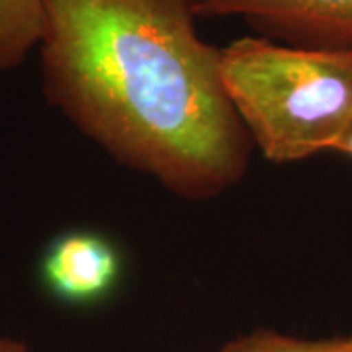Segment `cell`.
<instances>
[{
    "mask_svg": "<svg viewBox=\"0 0 352 352\" xmlns=\"http://www.w3.org/2000/svg\"><path fill=\"white\" fill-rule=\"evenodd\" d=\"M0 352H30V349L20 340L0 339Z\"/></svg>",
    "mask_w": 352,
    "mask_h": 352,
    "instance_id": "cell-8",
    "label": "cell"
},
{
    "mask_svg": "<svg viewBox=\"0 0 352 352\" xmlns=\"http://www.w3.org/2000/svg\"><path fill=\"white\" fill-rule=\"evenodd\" d=\"M219 352H352V335L307 340L289 337L272 329H256L229 340Z\"/></svg>",
    "mask_w": 352,
    "mask_h": 352,
    "instance_id": "cell-6",
    "label": "cell"
},
{
    "mask_svg": "<svg viewBox=\"0 0 352 352\" xmlns=\"http://www.w3.org/2000/svg\"><path fill=\"white\" fill-rule=\"evenodd\" d=\"M198 18H243L266 38L307 50H352V0H192Z\"/></svg>",
    "mask_w": 352,
    "mask_h": 352,
    "instance_id": "cell-3",
    "label": "cell"
},
{
    "mask_svg": "<svg viewBox=\"0 0 352 352\" xmlns=\"http://www.w3.org/2000/svg\"><path fill=\"white\" fill-rule=\"evenodd\" d=\"M41 85L113 159L188 200L233 188L251 138L192 0H41Z\"/></svg>",
    "mask_w": 352,
    "mask_h": 352,
    "instance_id": "cell-1",
    "label": "cell"
},
{
    "mask_svg": "<svg viewBox=\"0 0 352 352\" xmlns=\"http://www.w3.org/2000/svg\"><path fill=\"white\" fill-rule=\"evenodd\" d=\"M43 32L41 0H0V73L18 69Z\"/></svg>",
    "mask_w": 352,
    "mask_h": 352,
    "instance_id": "cell-5",
    "label": "cell"
},
{
    "mask_svg": "<svg viewBox=\"0 0 352 352\" xmlns=\"http://www.w3.org/2000/svg\"><path fill=\"white\" fill-rule=\"evenodd\" d=\"M335 151L346 153V155H351L352 157V122H351V126L346 127V131L342 133V138H340V141L337 143Z\"/></svg>",
    "mask_w": 352,
    "mask_h": 352,
    "instance_id": "cell-7",
    "label": "cell"
},
{
    "mask_svg": "<svg viewBox=\"0 0 352 352\" xmlns=\"http://www.w3.org/2000/svg\"><path fill=\"white\" fill-rule=\"evenodd\" d=\"M221 80L252 145L272 163L335 151L352 122V50H307L270 38L221 47Z\"/></svg>",
    "mask_w": 352,
    "mask_h": 352,
    "instance_id": "cell-2",
    "label": "cell"
},
{
    "mask_svg": "<svg viewBox=\"0 0 352 352\" xmlns=\"http://www.w3.org/2000/svg\"><path fill=\"white\" fill-rule=\"evenodd\" d=\"M39 272L45 289L57 300L87 303L102 298L116 284L120 258L110 241L75 231L51 243Z\"/></svg>",
    "mask_w": 352,
    "mask_h": 352,
    "instance_id": "cell-4",
    "label": "cell"
}]
</instances>
